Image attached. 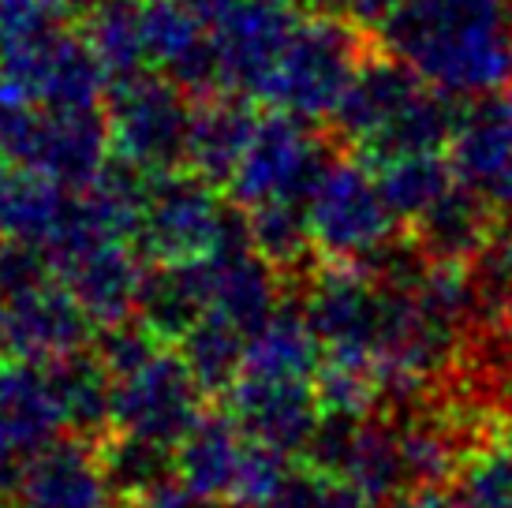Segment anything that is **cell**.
I'll return each instance as SVG.
<instances>
[{
  "mask_svg": "<svg viewBox=\"0 0 512 508\" xmlns=\"http://www.w3.org/2000/svg\"><path fill=\"white\" fill-rule=\"evenodd\" d=\"M79 187H68L27 165H0V243L45 251L72 225Z\"/></svg>",
  "mask_w": 512,
  "mask_h": 508,
  "instance_id": "18",
  "label": "cell"
},
{
  "mask_svg": "<svg viewBox=\"0 0 512 508\" xmlns=\"http://www.w3.org/2000/svg\"><path fill=\"white\" fill-rule=\"evenodd\" d=\"M456 180L494 213L512 210V86L471 98L445 146Z\"/></svg>",
  "mask_w": 512,
  "mask_h": 508,
  "instance_id": "14",
  "label": "cell"
},
{
  "mask_svg": "<svg viewBox=\"0 0 512 508\" xmlns=\"http://www.w3.org/2000/svg\"><path fill=\"white\" fill-rule=\"evenodd\" d=\"M113 154L105 105L0 101V157L68 187L94 184Z\"/></svg>",
  "mask_w": 512,
  "mask_h": 508,
  "instance_id": "7",
  "label": "cell"
},
{
  "mask_svg": "<svg viewBox=\"0 0 512 508\" xmlns=\"http://www.w3.org/2000/svg\"><path fill=\"white\" fill-rule=\"evenodd\" d=\"M453 501L460 508H512V426L460 456Z\"/></svg>",
  "mask_w": 512,
  "mask_h": 508,
  "instance_id": "21",
  "label": "cell"
},
{
  "mask_svg": "<svg viewBox=\"0 0 512 508\" xmlns=\"http://www.w3.org/2000/svg\"><path fill=\"white\" fill-rule=\"evenodd\" d=\"M329 165L311 120L270 109L258 116L255 135L228 180V198L240 210L258 206H307L322 169Z\"/></svg>",
  "mask_w": 512,
  "mask_h": 508,
  "instance_id": "11",
  "label": "cell"
},
{
  "mask_svg": "<svg viewBox=\"0 0 512 508\" xmlns=\"http://www.w3.org/2000/svg\"><path fill=\"white\" fill-rule=\"evenodd\" d=\"M255 124L258 116L251 109V98L228 94V90L199 94L195 116H191V135H187V169L225 187L255 135Z\"/></svg>",
  "mask_w": 512,
  "mask_h": 508,
  "instance_id": "19",
  "label": "cell"
},
{
  "mask_svg": "<svg viewBox=\"0 0 512 508\" xmlns=\"http://www.w3.org/2000/svg\"><path fill=\"white\" fill-rule=\"evenodd\" d=\"M199 505V497L187 490L180 479H165L150 486L146 494H135L131 497L128 508H195Z\"/></svg>",
  "mask_w": 512,
  "mask_h": 508,
  "instance_id": "24",
  "label": "cell"
},
{
  "mask_svg": "<svg viewBox=\"0 0 512 508\" xmlns=\"http://www.w3.org/2000/svg\"><path fill=\"white\" fill-rule=\"evenodd\" d=\"M19 4H23V0H0V23H4L8 15L19 12Z\"/></svg>",
  "mask_w": 512,
  "mask_h": 508,
  "instance_id": "27",
  "label": "cell"
},
{
  "mask_svg": "<svg viewBox=\"0 0 512 508\" xmlns=\"http://www.w3.org/2000/svg\"><path fill=\"white\" fill-rule=\"evenodd\" d=\"M322 12L341 15L363 30H382L404 8V0H314Z\"/></svg>",
  "mask_w": 512,
  "mask_h": 508,
  "instance_id": "23",
  "label": "cell"
},
{
  "mask_svg": "<svg viewBox=\"0 0 512 508\" xmlns=\"http://www.w3.org/2000/svg\"><path fill=\"white\" fill-rule=\"evenodd\" d=\"M288 452L255 441L232 415L206 419L176 445V479L199 501L266 508L288 475Z\"/></svg>",
  "mask_w": 512,
  "mask_h": 508,
  "instance_id": "8",
  "label": "cell"
},
{
  "mask_svg": "<svg viewBox=\"0 0 512 508\" xmlns=\"http://www.w3.org/2000/svg\"><path fill=\"white\" fill-rule=\"evenodd\" d=\"M367 501L329 467H288L281 490L273 494L266 508H363Z\"/></svg>",
  "mask_w": 512,
  "mask_h": 508,
  "instance_id": "22",
  "label": "cell"
},
{
  "mask_svg": "<svg viewBox=\"0 0 512 508\" xmlns=\"http://www.w3.org/2000/svg\"><path fill=\"white\" fill-rule=\"evenodd\" d=\"M299 15L277 0H236L228 12L214 19V60L217 90L258 98L270 68L285 49Z\"/></svg>",
  "mask_w": 512,
  "mask_h": 508,
  "instance_id": "15",
  "label": "cell"
},
{
  "mask_svg": "<svg viewBox=\"0 0 512 508\" xmlns=\"http://www.w3.org/2000/svg\"><path fill=\"white\" fill-rule=\"evenodd\" d=\"M90 314L64 288L45 251L0 243V352L53 363L83 352Z\"/></svg>",
  "mask_w": 512,
  "mask_h": 508,
  "instance_id": "4",
  "label": "cell"
},
{
  "mask_svg": "<svg viewBox=\"0 0 512 508\" xmlns=\"http://www.w3.org/2000/svg\"><path fill=\"white\" fill-rule=\"evenodd\" d=\"M389 508H460V505L453 501V494H441L434 486H415L412 494L393 497Z\"/></svg>",
  "mask_w": 512,
  "mask_h": 508,
  "instance_id": "25",
  "label": "cell"
},
{
  "mask_svg": "<svg viewBox=\"0 0 512 508\" xmlns=\"http://www.w3.org/2000/svg\"><path fill=\"white\" fill-rule=\"evenodd\" d=\"M12 494L15 508H105L113 482L101 452H90L83 441H53L30 456Z\"/></svg>",
  "mask_w": 512,
  "mask_h": 508,
  "instance_id": "17",
  "label": "cell"
},
{
  "mask_svg": "<svg viewBox=\"0 0 512 508\" xmlns=\"http://www.w3.org/2000/svg\"><path fill=\"white\" fill-rule=\"evenodd\" d=\"M68 430L64 400L49 363L0 352V494L15 482L45 445Z\"/></svg>",
  "mask_w": 512,
  "mask_h": 508,
  "instance_id": "12",
  "label": "cell"
},
{
  "mask_svg": "<svg viewBox=\"0 0 512 508\" xmlns=\"http://www.w3.org/2000/svg\"><path fill=\"white\" fill-rule=\"evenodd\" d=\"M101 359L113 374V430L150 445L172 449L202 423L206 385L191 370L176 340L154 329H116L109 333Z\"/></svg>",
  "mask_w": 512,
  "mask_h": 508,
  "instance_id": "3",
  "label": "cell"
},
{
  "mask_svg": "<svg viewBox=\"0 0 512 508\" xmlns=\"http://www.w3.org/2000/svg\"><path fill=\"white\" fill-rule=\"evenodd\" d=\"M382 49L453 98L512 86V0H404Z\"/></svg>",
  "mask_w": 512,
  "mask_h": 508,
  "instance_id": "1",
  "label": "cell"
},
{
  "mask_svg": "<svg viewBox=\"0 0 512 508\" xmlns=\"http://www.w3.org/2000/svg\"><path fill=\"white\" fill-rule=\"evenodd\" d=\"M311 251L344 266H385L393 258L400 217L385 198L378 172L363 157H333L307 198Z\"/></svg>",
  "mask_w": 512,
  "mask_h": 508,
  "instance_id": "6",
  "label": "cell"
},
{
  "mask_svg": "<svg viewBox=\"0 0 512 508\" xmlns=\"http://www.w3.org/2000/svg\"><path fill=\"white\" fill-rule=\"evenodd\" d=\"M184 4H191V8H195V12H199V15H206V19H210V23H214L217 15H221V12H228V8H232V4H236V0H184Z\"/></svg>",
  "mask_w": 512,
  "mask_h": 508,
  "instance_id": "26",
  "label": "cell"
},
{
  "mask_svg": "<svg viewBox=\"0 0 512 508\" xmlns=\"http://www.w3.org/2000/svg\"><path fill=\"white\" fill-rule=\"evenodd\" d=\"M367 53V30L356 23L329 12L299 15L255 101L277 113L322 124L337 113Z\"/></svg>",
  "mask_w": 512,
  "mask_h": 508,
  "instance_id": "5",
  "label": "cell"
},
{
  "mask_svg": "<svg viewBox=\"0 0 512 508\" xmlns=\"http://www.w3.org/2000/svg\"><path fill=\"white\" fill-rule=\"evenodd\" d=\"M143 49L146 68L176 79L191 94L217 90L214 38L206 30V15L184 0H143Z\"/></svg>",
  "mask_w": 512,
  "mask_h": 508,
  "instance_id": "16",
  "label": "cell"
},
{
  "mask_svg": "<svg viewBox=\"0 0 512 508\" xmlns=\"http://www.w3.org/2000/svg\"><path fill=\"white\" fill-rule=\"evenodd\" d=\"M225 396L228 415L255 441L281 452L307 449L322 426L318 374L240 367Z\"/></svg>",
  "mask_w": 512,
  "mask_h": 508,
  "instance_id": "13",
  "label": "cell"
},
{
  "mask_svg": "<svg viewBox=\"0 0 512 508\" xmlns=\"http://www.w3.org/2000/svg\"><path fill=\"white\" fill-rule=\"evenodd\" d=\"M195 98L161 71H135L105 90V120L113 154L139 172H172L187 165V135Z\"/></svg>",
  "mask_w": 512,
  "mask_h": 508,
  "instance_id": "10",
  "label": "cell"
},
{
  "mask_svg": "<svg viewBox=\"0 0 512 508\" xmlns=\"http://www.w3.org/2000/svg\"><path fill=\"white\" fill-rule=\"evenodd\" d=\"M243 213L232 217L214 180L187 172H150L135 221V243L157 266H187L240 232Z\"/></svg>",
  "mask_w": 512,
  "mask_h": 508,
  "instance_id": "9",
  "label": "cell"
},
{
  "mask_svg": "<svg viewBox=\"0 0 512 508\" xmlns=\"http://www.w3.org/2000/svg\"><path fill=\"white\" fill-rule=\"evenodd\" d=\"M453 94L430 86L389 49H370L329 124L367 165L419 150H445L456 127Z\"/></svg>",
  "mask_w": 512,
  "mask_h": 508,
  "instance_id": "2",
  "label": "cell"
},
{
  "mask_svg": "<svg viewBox=\"0 0 512 508\" xmlns=\"http://www.w3.org/2000/svg\"><path fill=\"white\" fill-rule=\"evenodd\" d=\"M378 172V184H382L389 206L397 213L404 225L423 221L441 198L449 195L460 180L453 172V161L441 150H419V154H400L389 161L370 165Z\"/></svg>",
  "mask_w": 512,
  "mask_h": 508,
  "instance_id": "20",
  "label": "cell"
},
{
  "mask_svg": "<svg viewBox=\"0 0 512 508\" xmlns=\"http://www.w3.org/2000/svg\"><path fill=\"white\" fill-rule=\"evenodd\" d=\"M277 4H288V8H296V4H303V0H277Z\"/></svg>",
  "mask_w": 512,
  "mask_h": 508,
  "instance_id": "28",
  "label": "cell"
}]
</instances>
